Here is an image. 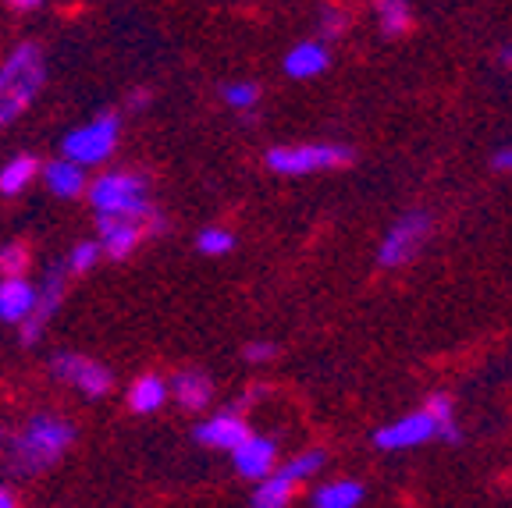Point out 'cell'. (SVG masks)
<instances>
[{"label":"cell","instance_id":"cell-1","mask_svg":"<svg viewBox=\"0 0 512 508\" xmlns=\"http://www.w3.org/2000/svg\"><path fill=\"white\" fill-rule=\"evenodd\" d=\"M43 89V50L22 43L8 54L0 68V125L15 121Z\"/></svg>","mask_w":512,"mask_h":508},{"label":"cell","instance_id":"cell-2","mask_svg":"<svg viewBox=\"0 0 512 508\" xmlns=\"http://www.w3.org/2000/svg\"><path fill=\"white\" fill-rule=\"evenodd\" d=\"M72 423L57 420V416H36L25 423V430L15 437L11 445V459H15L18 473H40V469L54 466L68 445H72Z\"/></svg>","mask_w":512,"mask_h":508},{"label":"cell","instance_id":"cell-3","mask_svg":"<svg viewBox=\"0 0 512 508\" xmlns=\"http://www.w3.org/2000/svg\"><path fill=\"white\" fill-rule=\"evenodd\" d=\"M89 203L96 214L111 217H139L150 214V199H146V182L132 171H107V175L93 178V185H86Z\"/></svg>","mask_w":512,"mask_h":508},{"label":"cell","instance_id":"cell-4","mask_svg":"<svg viewBox=\"0 0 512 508\" xmlns=\"http://www.w3.org/2000/svg\"><path fill=\"white\" fill-rule=\"evenodd\" d=\"M352 160L349 146L335 143H303V146H274L267 153V167L274 175L296 178V175H313V171H331Z\"/></svg>","mask_w":512,"mask_h":508},{"label":"cell","instance_id":"cell-5","mask_svg":"<svg viewBox=\"0 0 512 508\" xmlns=\"http://www.w3.org/2000/svg\"><path fill=\"white\" fill-rule=\"evenodd\" d=\"M118 132H121L118 114H111V111L96 114L89 125H82V128H75V132L64 135L61 157L75 160V164H82V167L104 164V160L114 153V146H118Z\"/></svg>","mask_w":512,"mask_h":508},{"label":"cell","instance_id":"cell-6","mask_svg":"<svg viewBox=\"0 0 512 508\" xmlns=\"http://www.w3.org/2000/svg\"><path fill=\"white\" fill-rule=\"evenodd\" d=\"M427 235H431V217L424 210H413V214L399 217L392 224V231L381 239V246H377V263L381 267H406L424 249Z\"/></svg>","mask_w":512,"mask_h":508},{"label":"cell","instance_id":"cell-7","mask_svg":"<svg viewBox=\"0 0 512 508\" xmlns=\"http://www.w3.org/2000/svg\"><path fill=\"white\" fill-rule=\"evenodd\" d=\"M50 374H54L57 381L79 388L86 398H104L107 391H111V384H114L111 370H107L104 363H93V359L75 356V352H61V356H54V363H50Z\"/></svg>","mask_w":512,"mask_h":508},{"label":"cell","instance_id":"cell-8","mask_svg":"<svg viewBox=\"0 0 512 508\" xmlns=\"http://www.w3.org/2000/svg\"><path fill=\"white\" fill-rule=\"evenodd\" d=\"M434 437H438V423H434V416L427 413V409H420V413H409V416H402V420L377 430L374 445L384 448V452H402V448L427 445Z\"/></svg>","mask_w":512,"mask_h":508},{"label":"cell","instance_id":"cell-9","mask_svg":"<svg viewBox=\"0 0 512 508\" xmlns=\"http://www.w3.org/2000/svg\"><path fill=\"white\" fill-rule=\"evenodd\" d=\"M61 299H64V270H50L43 285H36V306L32 313L22 320V342L25 345H36L47 331V324L54 320V313L61 310Z\"/></svg>","mask_w":512,"mask_h":508},{"label":"cell","instance_id":"cell-10","mask_svg":"<svg viewBox=\"0 0 512 508\" xmlns=\"http://www.w3.org/2000/svg\"><path fill=\"white\" fill-rule=\"evenodd\" d=\"M232 459H235V473H239V477L264 480L274 469V462H278V445H274L271 437L246 434L239 445L232 448Z\"/></svg>","mask_w":512,"mask_h":508},{"label":"cell","instance_id":"cell-11","mask_svg":"<svg viewBox=\"0 0 512 508\" xmlns=\"http://www.w3.org/2000/svg\"><path fill=\"white\" fill-rule=\"evenodd\" d=\"M96 228H100V249H104L111 260H125V256L136 253L143 231L132 217H111V214H96Z\"/></svg>","mask_w":512,"mask_h":508},{"label":"cell","instance_id":"cell-12","mask_svg":"<svg viewBox=\"0 0 512 508\" xmlns=\"http://www.w3.org/2000/svg\"><path fill=\"white\" fill-rule=\"evenodd\" d=\"M246 434H249L246 420L235 413H217V416H210L207 423L196 427V441L207 448H221V452H232Z\"/></svg>","mask_w":512,"mask_h":508},{"label":"cell","instance_id":"cell-13","mask_svg":"<svg viewBox=\"0 0 512 508\" xmlns=\"http://www.w3.org/2000/svg\"><path fill=\"white\" fill-rule=\"evenodd\" d=\"M32 306H36V285H29L22 274L0 281V320L4 324H22Z\"/></svg>","mask_w":512,"mask_h":508},{"label":"cell","instance_id":"cell-14","mask_svg":"<svg viewBox=\"0 0 512 508\" xmlns=\"http://www.w3.org/2000/svg\"><path fill=\"white\" fill-rule=\"evenodd\" d=\"M43 182H47V189L54 192V196L75 199L86 192V167L75 164V160H68V157H57L43 167Z\"/></svg>","mask_w":512,"mask_h":508},{"label":"cell","instance_id":"cell-15","mask_svg":"<svg viewBox=\"0 0 512 508\" xmlns=\"http://www.w3.org/2000/svg\"><path fill=\"white\" fill-rule=\"evenodd\" d=\"M328 68V47L317 40H303L285 54V72L292 79H313Z\"/></svg>","mask_w":512,"mask_h":508},{"label":"cell","instance_id":"cell-16","mask_svg":"<svg viewBox=\"0 0 512 508\" xmlns=\"http://www.w3.org/2000/svg\"><path fill=\"white\" fill-rule=\"evenodd\" d=\"M171 391H175V398L185 409H203V405H210V398H214V384H210V377H203L200 370H182V374L175 377V384H171Z\"/></svg>","mask_w":512,"mask_h":508},{"label":"cell","instance_id":"cell-17","mask_svg":"<svg viewBox=\"0 0 512 508\" xmlns=\"http://www.w3.org/2000/svg\"><path fill=\"white\" fill-rule=\"evenodd\" d=\"M164 402H168V384L160 381L157 374H143L136 384H132V391H128L132 413H157Z\"/></svg>","mask_w":512,"mask_h":508},{"label":"cell","instance_id":"cell-18","mask_svg":"<svg viewBox=\"0 0 512 508\" xmlns=\"http://www.w3.org/2000/svg\"><path fill=\"white\" fill-rule=\"evenodd\" d=\"M256 494H253V505L256 508H285L296 494V484L281 473V469H271L264 480H256Z\"/></svg>","mask_w":512,"mask_h":508},{"label":"cell","instance_id":"cell-19","mask_svg":"<svg viewBox=\"0 0 512 508\" xmlns=\"http://www.w3.org/2000/svg\"><path fill=\"white\" fill-rule=\"evenodd\" d=\"M363 501V484L356 480H331L320 491H313V505L317 508H356Z\"/></svg>","mask_w":512,"mask_h":508},{"label":"cell","instance_id":"cell-20","mask_svg":"<svg viewBox=\"0 0 512 508\" xmlns=\"http://www.w3.org/2000/svg\"><path fill=\"white\" fill-rule=\"evenodd\" d=\"M36 171H40V164H36V157H29V153L11 157L8 164L0 167V192H4V196H18V192L36 178Z\"/></svg>","mask_w":512,"mask_h":508},{"label":"cell","instance_id":"cell-21","mask_svg":"<svg viewBox=\"0 0 512 508\" xmlns=\"http://www.w3.org/2000/svg\"><path fill=\"white\" fill-rule=\"evenodd\" d=\"M377 22H381L384 36H402L413 25L406 0H377Z\"/></svg>","mask_w":512,"mask_h":508},{"label":"cell","instance_id":"cell-22","mask_svg":"<svg viewBox=\"0 0 512 508\" xmlns=\"http://www.w3.org/2000/svg\"><path fill=\"white\" fill-rule=\"evenodd\" d=\"M320 466H324V452L313 448V452H303L299 459H292L288 466H281V473H285L292 484H303V480H310L313 473H320Z\"/></svg>","mask_w":512,"mask_h":508},{"label":"cell","instance_id":"cell-23","mask_svg":"<svg viewBox=\"0 0 512 508\" xmlns=\"http://www.w3.org/2000/svg\"><path fill=\"white\" fill-rule=\"evenodd\" d=\"M427 413H431L434 423H438V437L459 441V427H456V420H452V402H448L445 395H434L431 402H427Z\"/></svg>","mask_w":512,"mask_h":508},{"label":"cell","instance_id":"cell-24","mask_svg":"<svg viewBox=\"0 0 512 508\" xmlns=\"http://www.w3.org/2000/svg\"><path fill=\"white\" fill-rule=\"evenodd\" d=\"M196 246H200V253H207V256H224L235 249V235L224 228H203Z\"/></svg>","mask_w":512,"mask_h":508},{"label":"cell","instance_id":"cell-25","mask_svg":"<svg viewBox=\"0 0 512 508\" xmlns=\"http://www.w3.org/2000/svg\"><path fill=\"white\" fill-rule=\"evenodd\" d=\"M224 100L235 111H253L260 104V89H256V82H232V86H224Z\"/></svg>","mask_w":512,"mask_h":508},{"label":"cell","instance_id":"cell-26","mask_svg":"<svg viewBox=\"0 0 512 508\" xmlns=\"http://www.w3.org/2000/svg\"><path fill=\"white\" fill-rule=\"evenodd\" d=\"M25 267H29V249H25L22 242H11V246L0 249V274H4V278L25 274Z\"/></svg>","mask_w":512,"mask_h":508},{"label":"cell","instance_id":"cell-27","mask_svg":"<svg viewBox=\"0 0 512 508\" xmlns=\"http://www.w3.org/2000/svg\"><path fill=\"white\" fill-rule=\"evenodd\" d=\"M96 260H100V242H79V246L72 249V256H68V267H72L75 274H86Z\"/></svg>","mask_w":512,"mask_h":508},{"label":"cell","instance_id":"cell-28","mask_svg":"<svg viewBox=\"0 0 512 508\" xmlns=\"http://www.w3.org/2000/svg\"><path fill=\"white\" fill-rule=\"evenodd\" d=\"M345 25H349V18L338 8H320V36H342Z\"/></svg>","mask_w":512,"mask_h":508},{"label":"cell","instance_id":"cell-29","mask_svg":"<svg viewBox=\"0 0 512 508\" xmlns=\"http://www.w3.org/2000/svg\"><path fill=\"white\" fill-rule=\"evenodd\" d=\"M271 356H274L271 345H260V342H256V345H249V349H246L249 363H264V359H271Z\"/></svg>","mask_w":512,"mask_h":508},{"label":"cell","instance_id":"cell-30","mask_svg":"<svg viewBox=\"0 0 512 508\" xmlns=\"http://www.w3.org/2000/svg\"><path fill=\"white\" fill-rule=\"evenodd\" d=\"M491 167H495V171H512V146L498 150L495 157H491Z\"/></svg>","mask_w":512,"mask_h":508},{"label":"cell","instance_id":"cell-31","mask_svg":"<svg viewBox=\"0 0 512 508\" xmlns=\"http://www.w3.org/2000/svg\"><path fill=\"white\" fill-rule=\"evenodd\" d=\"M11 505H15V494L8 487H0V508H11Z\"/></svg>","mask_w":512,"mask_h":508},{"label":"cell","instance_id":"cell-32","mask_svg":"<svg viewBox=\"0 0 512 508\" xmlns=\"http://www.w3.org/2000/svg\"><path fill=\"white\" fill-rule=\"evenodd\" d=\"M15 8H22V11H29V8H40V0H11Z\"/></svg>","mask_w":512,"mask_h":508},{"label":"cell","instance_id":"cell-33","mask_svg":"<svg viewBox=\"0 0 512 508\" xmlns=\"http://www.w3.org/2000/svg\"><path fill=\"white\" fill-rule=\"evenodd\" d=\"M502 64H505V68H512V47L502 50Z\"/></svg>","mask_w":512,"mask_h":508},{"label":"cell","instance_id":"cell-34","mask_svg":"<svg viewBox=\"0 0 512 508\" xmlns=\"http://www.w3.org/2000/svg\"><path fill=\"white\" fill-rule=\"evenodd\" d=\"M0 437H4V434H0Z\"/></svg>","mask_w":512,"mask_h":508}]
</instances>
